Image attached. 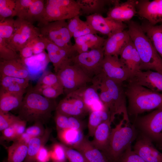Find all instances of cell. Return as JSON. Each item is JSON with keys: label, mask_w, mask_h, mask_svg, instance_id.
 Wrapping results in <instances>:
<instances>
[{"label": "cell", "mask_w": 162, "mask_h": 162, "mask_svg": "<svg viewBox=\"0 0 162 162\" xmlns=\"http://www.w3.org/2000/svg\"><path fill=\"white\" fill-rule=\"evenodd\" d=\"M57 104L55 99L46 98L34 91H27L18 108V116L27 122H46L56 110Z\"/></svg>", "instance_id": "cell-1"}, {"label": "cell", "mask_w": 162, "mask_h": 162, "mask_svg": "<svg viewBox=\"0 0 162 162\" xmlns=\"http://www.w3.org/2000/svg\"><path fill=\"white\" fill-rule=\"evenodd\" d=\"M128 33L141 59L140 70L162 72V58L154 48L141 25L130 20L128 22Z\"/></svg>", "instance_id": "cell-2"}, {"label": "cell", "mask_w": 162, "mask_h": 162, "mask_svg": "<svg viewBox=\"0 0 162 162\" xmlns=\"http://www.w3.org/2000/svg\"><path fill=\"white\" fill-rule=\"evenodd\" d=\"M124 88L128 101V112L137 115L143 112L162 108V93L128 81Z\"/></svg>", "instance_id": "cell-3"}, {"label": "cell", "mask_w": 162, "mask_h": 162, "mask_svg": "<svg viewBox=\"0 0 162 162\" xmlns=\"http://www.w3.org/2000/svg\"><path fill=\"white\" fill-rule=\"evenodd\" d=\"M134 128L123 119L111 129L107 148L104 153L110 162H117L135 138Z\"/></svg>", "instance_id": "cell-4"}, {"label": "cell", "mask_w": 162, "mask_h": 162, "mask_svg": "<svg viewBox=\"0 0 162 162\" xmlns=\"http://www.w3.org/2000/svg\"><path fill=\"white\" fill-rule=\"evenodd\" d=\"M81 14L80 7L76 0L45 1L43 14L38 22L40 27L47 22L68 19Z\"/></svg>", "instance_id": "cell-5"}, {"label": "cell", "mask_w": 162, "mask_h": 162, "mask_svg": "<svg viewBox=\"0 0 162 162\" xmlns=\"http://www.w3.org/2000/svg\"><path fill=\"white\" fill-rule=\"evenodd\" d=\"M107 88L109 94L110 121L113 122L116 115H122L123 119L130 122L126 106V97L123 82L109 79L99 74L95 76Z\"/></svg>", "instance_id": "cell-6"}, {"label": "cell", "mask_w": 162, "mask_h": 162, "mask_svg": "<svg viewBox=\"0 0 162 162\" xmlns=\"http://www.w3.org/2000/svg\"><path fill=\"white\" fill-rule=\"evenodd\" d=\"M63 86L66 95L87 86L92 79L80 68L71 63L60 69L56 73Z\"/></svg>", "instance_id": "cell-7"}, {"label": "cell", "mask_w": 162, "mask_h": 162, "mask_svg": "<svg viewBox=\"0 0 162 162\" xmlns=\"http://www.w3.org/2000/svg\"><path fill=\"white\" fill-rule=\"evenodd\" d=\"M14 31L10 38L6 41L9 46L19 51L29 42L41 36L39 29L26 20L17 18L14 20Z\"/></svg>", "instance_id": "cell-8"}, {"label": "cell", "mask_w": 162, "mask_h": 162, "mask_svg": "<svg viewBox=\"0 0 162 162\" xmlns=\"http://www.w3.org/2000/svg\"><path fill=\"white\" fill-rule=\"evenodd\" d=\"M41 36L58 46L66 49L71 48L73 45L72 38L68 28L66 20L50 22L40 27Z\"/></svg>", "instance_id": "cell-9"}, {"label": "cell", "mask_w": 162, "mask_h": 162, "mask_svg": "<svg viewBox=\"0 0 162 162\" xmlns=\"http://www.w3.org/2000/svg\"><path fill=\"white\" fill-rule=\"evenodd\" d=\"M104 57L103 47L99 48L77 54L72 58L71 63L79 67L92 79L101 73Z\"/></svg>", "instance_id": "cell-10"}, {"label": "cell", "mask_w": 162, "mask_h": 162, "mask_svg": "<svg viewBox=\"0 0 162 162\" xmlns=\"http://www.w3.org/2000/svg\"><path fill=\"white\" fill-rule=\"evenodd\" d=\"M138 123L146 136L162 148V108L141 117Z\"/></svg>", "instance_id": "cell-11"}, {"label": "cell", "mask_w": 162, "mask_h": 162, "mask_svg": "<svg viewBox=\"0 0 162 162\" xmlns=\"http://www.w3.org/2000/svg\"><path fill=\"white\" fill-rule=\"evenodd\" d=\"M86 21L97 32L109 37L128 28L124 22L118 21L101 14H95L86 17Z\"/></svg>", "instance_id": "cell-12"}, {"label": "cell", "mask_w": 162, "mask_h": 162, "mask_svg": "<svg viewBox=\"0 0 162 162\" xmlns=\"http://www.w3.org/2000/svg\"><path fill=\"white\" fill-rule=\"evenodd\" d=\"M43 38L46 43V49L49 58L50 62L52 64L56 74L61 68L71 64L72 58L78 54L73 45L70 49L61 47Z\"/></svg>", "instance_id": "cell-13"}, {"label": "cell", "mask_w": 162, "mask_h": 162, "mask_svg": "<svg viewBox=\"0 0 162 162\" xmlns=\"http://www.w3.org/2000/svg\"><path fill=\"white\" fill-rule=\"evenodd\" d=\"M90 86H86L72 92L66 96L79 98L84 104L88 112L106 109L101 100L98 86L92 83Z\"/></svg>", "instance_id": "cell-14"}, {"label": "cell", "mask_w": 162, "mask_h": 162, "mask_svg": "<svg viewBox=\"0 0 162 162\" xmlns=\"http://www.w3.org/2000/svg\"><path fill=\"white\" fill-rule=\"evenodd\" d=\"M103 76L123 82L130 77V74L118 56L104 55L100 73Z\"/></svg>", "instance_id": "cell-15"}, {"label": "cell", "mask_w": 162, "mask_h": 162, "mask_svg": "<svg viewBox=\"0 0 162 162\" xmlns=\"http://www.w3.org/2000/svg\"><path fill=\"white\" fill-rule=\"evenodd\" d=\"M136 9L138 16L150 24L162 23V0H137Z\"/></svg>", "instance_id": "cell-16"}, {"label": "cell", "mask_w": 162, "mask_h": 162, "mask_svg": "<svg viewBox=\"0 0 162 162\" xmlns=\"http://www.w3.org/2000/svg\"><path fill=\"white\" fill-rule=\"evenodd\" d=\"M127 81L162 93V72L148 70H139Z\"/></svg>", "instance_id": "cell-17"}, {"label": "cell", "mask_w": 162, "mask_h": 162, "mask_svg": "<svg viewBox=\"0 0 162 162\" xmlns=\"http://www.w3.org/2000/svg\"><path fill=\"white\" fill-rule=\"evenodd\" d=\"M137 0H128L123 2L120 1L109 9L106 17L116 21L128 22L136 14Z\"/></svg>", "instance_id": "cell-18"}, {"label": "cell", "mask_w": 162, "mask_h": 162, "mask_svg": "<svg viewBox=\"0 0 162 162\" xmlns=\"http://www.w3.org/2000/svg\"><path fill=\"white\" fill-rule=\"evenodd\" d=\"M134 151L145 162H162V153L155 148L152 141L146 136L137 141Z\"/></svg>", "instance_id": "cell-19"}, {"label": "cell", "mask_w": 162, "mask_h": 162, "mask_svg": "<svg viewBox=\"0 0 162 162\" xmlns=\"http://www.w3.org/2000/svg\"><path fill=\"white\" fill-rule=\"evenodd\" d=\"M131 38L128 30L116 32L106 39L103 46L104 55L118 56Z\"/></svg>", "instance_id": "cell-20"}, {"label": "cell", "mask_w": 162, "mask_h": 162, "mask_svg": "<svg viewBox=\"0 0 162 162\" xmlns=\"http://www.w3.org/2000/svg\"><path fill=\"white\" fill-rule=\"evenodd\" d=\"M0 76L29 79V73L20 58L0 62Z\"/></svg>", "instance_id": "cell-21"}, {"label": "cell", "mask_w": 162, "mask_h": 162, "mask_svg": "<svg viewBox=\"0 0 162 162\" xmlns=\"http://www.w3.org/2000/svg\"><path fill=\"white\" fill-rule=\"evenodd\" d=\"M106 39L97 34H89L74 39L73 47L78 54L103 47Z\"/></svg>", "instance_id": "cell-22"}, {"label": "cell", "mask_w": 162, "mask_h": 162, "mask_svg": "<svg viewBox=\"0 0 162 162\" xmlns=\"http://www.w3.org/2000/svg\"><path fill=\"white\" fill-rule=\"evenodd\" d=\"M73 148L80 152L88 162H110L105 155L86 137Z\"/></svg>", "instance_id": "cell-23"}, {"label": "cell", "mask_w": 162, "mask_h": 162, "mask_svg": "<svg viewBox=\"0 0 162 162\" xmlns=\"http://www.w3.org/2000/svg\"><path fill=\"white\" fill-rule=\"evenodd\" d=\"M110 119L103 122L96 129L93 139L91 141L96 148L104 153L106 150L109 142L111 129Z\"/></svg>", "instance_id": "cell-24"}, {"label": "cell", "mask_w": 162, "mask_h": 162, "mask_svg": "<svg viewBox=\"0 0 162 162\" xmlns=\"http://www.w3.org/2000/svg\"><path fill=\"white\" fill-rule=\"evenodd\" d=\"M29 79L0 76L1 88L7 92L23 95L29 86Z\"/></svg>", "instance_id": "cell-25"}, {"label": "cell", "mask_w": 162, "mask_h": 162, "mask_svg": "<svg viewBox=\"0 0 162 162\" xmlns=\"http://www.w3.org/2000/svg\"><path fill=\"white\" fill-rule=\"evenodd\" d=\"M119 0H77L81 10V14L88 16L95 14H101L105 10V7L113 5Z\"/></svg>", "instance_id": "cell-26"}, {"label": "cell", "mask_w": 162, "mask_h": 162, "mask_svg": "<svg viewBox=\"0 0 162 162\" xmlns=\"http://www.w3.org/2000/svg\"><path fill=\"white\" fill-rule=\"evenodd\" d=\"M140 25L155 50L162 58V23L153 25L144 20Z\"/></svg>", "instance_id": "cell-27"}, {"label": "cell", "mask_w": 162, "mask_h": 162, "mask_svg": "<svg viewBox=\"0 0 162 162\" xmlns=\"http://www.w3.org/2000/svg\"><path fill=\"white\" fill-rule=\"evenodd\" d=\"M51 132V129L46 127L43 135L31 139L28 145L27 155L23 162H35L38 152L48 141Z\"/></svg>", "instance_id": "cell-28"}, {"label": "cell", "mask_w": 162, "mask_h": 162, "mask_svg": "<svg viewBox=\"0 0 162 162\" xmlns=\"http://www.w3.org/2000/svg\"><path fill=\"white\" fill-rule=\"evenodd\" d=\"M23 96L10 93L1 88L0 112L8 113L18 108L22 102Z\"/></svg>", "instance_id": "cell-29"}, {"label": "cell", "mask_w": 162, "mask_h": 162, "mask_svg": "<svg viewBox=\"0 0 162 162\" xmlns=\"http://www.w3.org/2000/svg\"><path fill=\"white\" fill-rule=\"evenodd\" d=\"M57 131L58 137L63 144L74 147L85 137L82 130L68 128Z\"/></svg>", "instance_id": "cell-30"}, {"label": "cell", "mask_w": 162, "mask_h": 162, "mask_svg": "<svg viewBox=\"0 0 162 162\" xmlns=\"http://www.w3.org/2000/svg\"><path fill=\"white\" fill-rule=\"evenodd\" d=\"M28 145L14 141L8 149L7 162H23L27 155Z\"/></svg>", "instance_id": "cell-31"}, {"label": "cell", "mask_w": 162, "mask_h": 162, "mask_svg": "<svg viewBox=\"0 0 162 162\" xmlns=\"http://www.w3.org/2000/svg\"><path fill=\"white\" fill-rule=\"evenodd\" d=\"M56 111L68 117L79 118L83 117L87 113L77 107L66 97L57 104Z\"/></svg>", "instance_id": "cell-32"}, {"label": "cell", "mask_w": 162, "mask_h": 162, "mask_svg": "<svg viewBox=\"0 0 162 162\" xmlns=\"http://www.w3.org/2000/svg\"><path fill=\"white\" fill-rule=\"evenodd\" d=\"M109 118L110 119V114L109 111L107 110L90 112L88 124V136L93 137L94 131L98 126Z\"/></svg>", "instance_id": "cell-33"}, {"label": "cell", "mask_w": 162, "mask_h": 162, "mask_svg": "<svg viewBox=\"0 0 162 162\" xmlns=\"http://www.w3.org/2000/svg\"><path fill=\"white\" fill-rule=\"evenodd\" d=\"M22 60L28 71L30 70H37V68L40 70V68L43 70L50 62L47 54L44 51Z\"/></svg>", "instance_id": "cell-34"}, {"label": "cell", "mask_w": 162, "mask_h": 162, "mask_svg": "<svg viewBox=\"0 0 162 162\" xmlns=\"http://www.w3.org/2000/svg\"><path fill=\"white\" fill-rule=\"evenodd\" d=\"M45 9V1L33 0L27 12L25 20L33 24L40 19Z\"/></svg>", "instance_id": "cell-35"}, {"label": "cell", "mask_w": 162, "mask_h": 162, "mask_svg": "<svg viewBox=\"0 0 162 162\" xmlns=\"http://www.w3.org/2000/svg\"><path fill=\"white\" fill-rule=\"evenodd\" d=\"M49 86L63 88L60 79L56 74L50 71H45L33 88L38 89Z\"/></svg>", "instance_id": "cell-36"}, {"label": "cell", "mask_w": 162, "mask_h": 162, "mask_svg": "<svg viewBox=\"0 0 162 162\" xmlns=\"http://www.w3.org/2000/svg\"><path fill=\"white\" fill-rule=\"evenodd\" d=\"M136 49L131 39L122 50L119 56L120 61L128 71L134 59Z\"/></svg>", "instance_id": "cell-37"}, {"label": "cell", "mask_w": 162, "mask_h": 162, "mask_svg": "<svg viewBox=\"0 0 162 162\" xmlns=\"http://www.w3.org/2000/svg\"><path fill=\"white\" fill-rule=\"evenodd\" d=\"M14 20L10 17L0 21V38L6 41L10 38L14 31Z\"/></svg>", "instance_id": "cell-38"}, {"label": "cell", "mask_w": 162, "mask_h": 162, "mask_svg": "<svg viewBox=\"0 0 162 162\" xmlns=\"http://www.w3.org/2000/svg\"><path fill=\"white\" fill-rule=\"evenodd\" d=\"M15 6V0H0V21L14 17Z\"/></svg>", "instance_id": "cell-39"}, {"label": "cell", "mask_w": 162, "mask_h": 162, "mask_svg": "<svg viewBox=\"0 0 162 162\" xmlns=\"http://www.w3.org/2000/svg\"><path fill=\"white\" fill-rule=\"evenodd\" d=\"M20 57L19 55L9 46L6 40L0 37L1 59L9 60Z\"/></svg>", "instance_id": "cell-40"}, {"label": "cell", "mask_w": 162, "mask_h": 162, "mask_svg": "<svg viewBox=\"0 0 162 162\" xmlns=\"http://www.w3.org/2000/svg\"><path fill=\"white\" fill-rule=\"evenodd\" d=\"M33 90L44 97L49 99H55L60 95L64 94L63 87L49 86Z\"/></svg>", "instance_id": "cell-41"}, {"label": "cell", "mask_w": 162, "mask_h": 162, "mask_svg": "<svg viewBox=\"0 0 162 162\" xmlns=\"http://www.w3.org/2000/svg\"><path fill=\"white\" fill-rule=\"evenodd\" d=\"M50 150V158L52 161L66 162L67 159L64 144L55 143L52 145Z\"/></svg>", "instance_id": "cell-42"}, {"label": "cell", "mask_w": 162, "mask_h": 162, "mask_svg": "<svg viewBox=\"0 0 162 162\" xmlns=\"http://www.w3.org/2000/svg\"><path fill=\"white\" fill-rule=\"evenodd\" d=\"M33 0H16L14 16L25 20L28 9Z\"/></svg>", "instance_id": "cell-43"}, {"label": "cell", "mask_w": 162, "mask_h": 162, "mask_svg": "<svg viewBox=\"0 0 162 162\" xmlns=\"http://www.w3.org/2000/svg\"><path fill=\"white\" fill-rule=\"evenodd\" d=\"M66 155L69 162H88L79 151L64 145Z\"/></svg>", "instance_id": "cell-44"}, {"label": "cell", "mask_w": 162, "mask_h": 162, "mask_svg": "<svg viewBox=\"0 0 162 162\" xmlns=\"http://www.w3.org/2000/svg\"><path fill=\"white\" fill-rule=\"evenodd\" d=\"M117 162H145L144 160L131 148V146L126 149Z\"/></svg>", "instance_id": "cell-45"}, {"label": "cell", "mask_w": 162, "mask_h": 162, "mask_svg": "<svg viewBox=\"0 0 162 162\" xmlns=\"http://www.w3.org/2000/svg\"><path fill=\"white\" fill-rule=\"evenodd\" d=\"M20 118L18 116L8 113L0 112V130L4 129L12 126Z\"/></svg>", "instance_id": "cell-46"}, {"label": "cell", "mask_w": 162, "mask_h": 162, "mask_svg": "<svg viewBox=\"0 0 162 162\" xmlns=\"http://www.w3.org/2000/svg\"><path fill=\"white\" fill-rule=\"evenodd\" d=\"M43 124L40 122H35L32 125L26 128L25 132L32 137L41 136L45 131L46 128L44 127Z\"/></svg>", "instance_id": "cell-47"}, {"label": "cell", "mask_w": 162, "mask_h": 162, "mask_svg": "<svg viewBox=\"0 0 162 162\" xmlns=\"http://www.w3.org/2000/svg\"><path fill=\"white\" fill-rule=\"evenodd\" d=\"M40 37L32 40L19 51L20 57L22 60L34 55L33 47Z\"/></svg>", "instance_id": "cell-48"}, {"label": "cell", "mask_w": 162, "mask_h": 162, "mask_svg": "<svg viewBox=\"0 0 162 162\" xmlns=\"http://www.w3.org/2000/svg\"><path fill=\"white\" fill-rule=\"evenodd\" d=\"M97 32L86 21L76 32L74 33L73 37L74 39L89 34H97Z\"/></svg>", "instance_id": "cell-49"}, {"label": "cell", "mask_w": 162, "mask_h": 162, "mask_svg": "<svg viewBox=\"0 0 162 162\" xmlns=\"http://www.w3.org/2000/svg\"><path fill=\"white\" fill-rule=\"evenodd\" d=\"M55 121L57 131L69 128L68 116L56 111Z\"/></svg>", "instance_id": "cell-50"}, {"label": "cell", "mask_w": 162, "mask_h": 162, "mask_svg": "<svg viewBox=\"0 0 162 162\" xmlns=\"http://www.w3.org/2000/svg\"><path fill=\"white\" fill-rule=\"evenodd\" d=\"M84 22L80 19V15L76 16L69 20L67 22L68 28L72 38L74 33L78 30Z\"/></svg>", "instance_id": "cell-51"}, {"label": "cell", "mask_w": 162, "mask_h": 162, "mask_svg": "<svg viewBox=\"0 0 162 162\" xmlns=\"http://www.w3.org/2000/svg\"><path fill=\"white\" fill-rule=\"evenodd\" d=\"M50 159V150L43 146L37 154L35 162H48Z\"/></svg>", "instance_id": "cell-52"}, {"label": "cell", "mask_w": 162, "mask_h": 162, "mask_svg": "<svg viewBox=\"0 0 162 162\" xmlns=\"http://www.w3.org/2000/svg\"><path fill=\"white\" fill-rule=\"evenodd\" d=\"M68 121L69 128L82 130L85 127V123L79 118L68 117Z\"/></svg>", "instance_id": "cell-53"}, {"label": "cell", "mask_w": 162, "mask_h": 162, "mask_svg": "<svg viewBox=\"0 0 162 162\" xmlns=\"http://www.w3.org/2000/svg\"><path fill=\"white\" fill-rule=\"evenodd\" d=\"M3 140L10 141H14L17 137L15 130L12 126H11L1 131Z\"/></svg>", "instance_id": "cell-54"}, {"label": "cell", "mask_w": 162, "mask_h": 162, "mask_svg": "<svg viewBox=\"0 0 162 162\" xmlns=\"http://www.w3.org/2000/svg\"><path fill=\"white\" fill-rule=\"evenodd\" d=\"M27 122L20 118L12 125L15 130L17 137L25 132Z\"/></svg>", "instance_id": "cell-55"}, {"label": "cell", "mask_w": 162, "mask_h": 162, "mask_svg": "<svg viewBox=\"0 0 162 162\" xmlns=\"http://www.w3.org/2000/svg\"><path fill=\"white\" fill-rule=\"evenodd\" d=\"M46 48V44L44 38L40 36L33 47V55H36L43 52Z\"/></svg>", "instance_id": "cell-56"}, {"label": "cell", "mask_w": 162, "mask_h": 162, "mask_svg": "<svg viewBox=\"0 0 162 162\" xmlns=\"http://www.w3.org/2000/svg\"><path fill=\"white\" fill-rule=\"evenodd\" d=\"M32 137L25 132L18 136L14 141H17L28 145Z\"/></svg>", "instance_id": "cell-57"}, {"label": "cell", "mask_w": 162, "mask_h": 162, "mask_svg": "<svg viewBox=\"0 0 162 162\" xmlns=\"http://www.w3.org/2000/svg\"><path fill=\"white\" fill-rule=\"evenodd\" d=\"M52 162H62V161H52Z\"/></svg>", "instance_id": "cell-58"}, {"label": "cell", "mask_w": 162, "mask_h": 162, "mask_svg": "<svg viewBox=\"0 0 162 162\" xmlns=\"http://www.w3.org/2000/svg\"><path fill=\"white\" fill-rule=\"evenodd\" d=\"M3 162H7V160H6V161H3Z\"/></svg>", "instance_id": "cell-59"}]
</instances>
